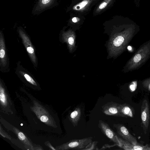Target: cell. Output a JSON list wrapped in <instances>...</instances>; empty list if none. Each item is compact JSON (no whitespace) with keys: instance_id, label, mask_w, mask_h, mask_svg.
<instances>
[{"instance_id":"1","label":"cell","mask_w":150,"mask_h":150,"mask_svg":"<svg viewBox=\"0 0 150 150\" xmlns=\"http://www.w3.org/2000/svg\"><path fill=\"white\" fill-rule=\"evenodd\" d=\"M93 138V137H90L71 140L64 145V148L65 149L85 150L91 145Z\"/></svg>"},{"instance_id":"2","label":"cell","mask_w":150,"mask_h":150,"mask_svg":"<svg viewBox=\"0 0 150 150\" xmlns=\"http://www.w3.org/2000/svg\"><path fill=\"white\" fill-rule=\"evenodd\" d=\"M145 45L140 49L130 61V69L136 68L148 58L150 54V49Z\"/></svg>"},{"instance_id":"3","label":"cell","mask_w":150,"mask_h":150,"mask_svg":"<svg viewBox=\"0 0 150 150\" xmlns=\"http://www.w3.org/2000/svg\"><path fill=\"white\" fill-rule=\"evenodd\" d=\"M98 127L106 137L117 146L121 147V144L118 139V137L108 123L101 120H99L98 121Z\"/></svg>"},{"instance_id":"4","label":"cell","mask_w":150,"mask_h":150,"mask_svg":"<svg viewBox=\"0 0 150 150\" xmlns=\"http://www.w3.org/2000/svg\"><path fill=\"white\" fill-rule=\"evenodd\" d=\"M119 104L112 101L107 102L101 106V111L107 115L125 117L120 112Z\"/></svg>"},{"instance_id":"5","label":"cell","mask_w":150,"mask_h":150,"mask_svg":"<svg viewBox=\"0 0 150 150\" xmlns=\"http://www.w3.org/2000/svg\"><path fill=\"white\" fill-rule=\"evenodd\" d=\"M141 118L143 131L144 134H146L148 129L150 120L149 107L146 99L143 100L142 105Z\"/></svg>"},{"instance_id":"6","label":"cell","mask_w":150,"mask_h":150,"mask_svg":"<svg viewBox=\"0 0 150 150\" xmlns=\"http://www.w3.org/2000/svg\"><path fill=\"white\" fill-rule=\"evenodd\" d=\"M57 0H37L33 8L32 13L39 15L45 10L55 6Z\"/></svg>"},{"instance_id":"7","label":"cell","mask_w":150,"mask_h":150,"mask_svg":"<svg viewBox=\"0 0 150 150\" xmlns=\"http://www.w3.org/2000/svg\"><path fill=\"white\" fill-rule=\"evenodd\" d=\"M113 127L116 129L118 134L124 140L134 145L139 144L136 139L130 134L127 128L123 125L114 124Z\"/></svg>"},{"instance_id":"8","label":"cell","mask_w":150,"mask_h":150,"mask_svg":"<svg viewBox=\"0 0 150 150\" xmlns=\"http://www.w3.org/2000/svg\"><path fill=\"white\" fill-rule=\"evenodd\" d=\"M18 33L32 61L35 64L36 59L35 52L30 39L22 29L19 28Z\"/></svg>"},{"instance_id":"9","label":"cell","mask_w":150,"mask_h":150,"mask_svg":"<svg viewBox=\"0 0 150 150\" xmlns=\"http://www.w3.org/2000/svg\"><path fill=\"white\" fill-rule=\"evenodd\" d=\"M118 139L121 144V148L125 150H150V146L148 145L144 146L139 144L134 145L118 137Z\"/></svg>"},{"instance_id":"10","label":"cell","mask_w":150,"mask_h":150,"mask_svg":"<svg viewBox=\"0 0 150 150\" xmlns=\"http://www.w3.org/2000/svg\"><path fill=\"white\" fill-rule=\"evenodd\" d=\"M119 108L121 113L125 117H133L134 114V110L129 105L126 103L119 104Z\"/></svg>"},{"instance_id":"11","label":"cell","mask_w":150,"mask_h":150,"mask_svg":"<svg viewBox=\"0 0 150 150\" xmlns=\"http://www.w3.org/2000/svg\"><path fill=\"white\" fill-rule=\"evenodd\" d=\"M81 109L79 107L75 108L70 113L69 117V120L74 127L77 126L78 122L81 118Z\"/></svg>"},{"instance_id":"12","label":"cell","mask_w":150,"mask_h":150,"mask_svg":"<svg viewBox=\"0 0 150 150\" xmlns=\"http://www.w3.org/2000/svg\"><path fill=\"white\" fill-rule=\"evenodd\" d=\"M0 58L1 63L3 66L6 64L4 41L1 32L0 33Z\"/></svg>"},{"instance_id":"13","label":"cell","mask_w":150,"mask_h":150,"mask_svg":"<svg viewBox=\"0 0 150 150\" xmlns=\"http://www.w3.org/2000/svg\"><path fill=\"white\" fill-rule=\"evenodd\" d=\"M125 41L124 37L121 35L118 36L114 40L113 43L114 46L119 47L121 46Z\"/></svg>"},{"instance_id":"14","label":"cell","mask_w":150,"mask_h":150,"mask_svg":"<svg viewBox=\"0 0 150 150\" xmlns=\"http://www.w3.org/2000/svg\"><path fill=\"white\" fill-rule=\"evenodd\" d=\"M20 73L21 74L24 76L26 80L30 83L35 86L37 85L36 82L33 78L29 75L22 71H20Z\"/></svg>"},{"instance_id":"15","label":"cell","mask_w":150,"mask_h":150,"mask_svg":"<svg viewBox=\"0 0 150 150\" xmlns=\"http://www.w3.org/2000/svg\"><path fill=\"white\" fill-rule=\"evenodd\" d=\"M0 99L1 102L3 104H5L6 102V99L4 94V88L0 86Z\"/></svg>"},{"instance_id":"16","label":"cell","mask_w":150,"mask_h":150,"mask_svg":"<svg viewBox=\"0 0 150 150\" xmlns=\"http://www.w3.org/2000/svg\"><path fill=\"white\" fill-rule=\"evenodd\" d=\"M87 0H85L82 1L79 4L74 6L73 8L74 10H80L85 7L88 4Z\"/></svg>"},{"instance_id":"17","label":"cell","mask_w":150,"mask_h":150,"mask_svg":"<svg viewBox=\"0 0 150 150\" xmlns=\"http://www.w3.org/2000/svg\"><path fill=\"white\" fill-rule=\"evenodd\" d=\"M98 143V142L96 141L92 142L91 146L85 149V150H99V149L96 147Z\"/></svg>"},{"instance_id":"18","label":"cell","mask_w":150,"mask_h":150,"mask_svg":"<svg viewBox=\"0 0 150 150\" xmlns=\"http://www.w3.org/2000/svg\"><path fill=\"white\" fill-rule=\"evenodd\" d=\"M137 86V82L136 81L132 82L130 85L129 88L132 91H134L136 88Z\"/></svg>"},{"instance_id":"19","label":"cell","mask_w":150,"mask_h":150,"mask_svg":"<svg viewBox=\"0 0 150 150\" xmlns=\"http://www.w3.org/2000/svg\"><path fill=\"white\" fill-rule=\"evenodd\" d=\"M117 145L116 144H114L110 145L108 144H105L100 149H99L100 150H104L107 148H110L113 147Z\"/></svg>"},{"instance_id":"20","label":"cell","mask_w":150,"mask_h":150,"mask_svg":"<svg viewBox=\"0 0 150 150\" xmlns=\"http://www.w3.org/2000/svg\"><path fill=\"white\" fill-rule=\"evenodd\" d=\"M18 138L21 140H23L25 139V135L21 132H19L18 134Z\"/></svg>"},{"instance_id":"21","label":"cell","mask_w":150,"mask_h":150,"mask_svg":"<svg viewBox=\"0 0 150 150\" xmlns=\"http://www.w3.org/2000/svg\"><path fill=\"white\" fill-rule=\"evenodd\" d=\"M144 86L145 88L150 91V81L145 82Z\"/></svg>"},{"instance_id":"22","label":"cell","mask_w":150,"mask_h":150,"mask_svg":"<svg viewBox=\"0 0 150 150\" xmlns=\"http://www.w3.org/2000/svg\"><path fill=\"white\" fill-rule=\"evenodd\" d=\"M40 120L42 122H46L48 121V118L47 116L45 115H43L40 117Z\"/></svg>"},{"instance_id":"23","label":"cell","mask_w":150,"mask_h":150,"mask_svg":"<svg viewBox=\"0 0 150 150\" xmlns=\"http://www.w3.org/2000/svg\"><path fill=\"white\" fill-rule=\"evenodd\" d=\"M107 5V3L106 2H103L100 4L99 6V8L102 9L104 8Z\"/></svg>"},{"instance_id":"24","label":"cell","mask_w":150,"mask_h":150,"mask_svg":"<svg viewBox=\"0 0 150 150\" xmlns=\"http://www.w3.org/2000/svg\"><path fill=\"white\" fill-rule=\"evenodd\" d=\"M68 41L70 45H72L74 42V39L72 37H70L68 39Z\"/></svg>"},{"instance_id":"25","label":"cell","mask_w":150,"mask_h":150,"mask_svg":"<svg viewBox=\"0 0 150 150\" xmlns=\"http://www.w3.org/2000/svg\"><path fill=\"white\" fill-rule=\"evenodd\" d=\"M72 21L74 23H76L77 22V19L76 17L73 18L72 19Z\"/></svg>"},{"instance_id":"26","label":"cell","mask_w":150,"mask_h":150,"mask_svg":"<svg viewBox=\"0 0 150 150\" xmlns=\"http://www.w3.org/2000/svg\"><path fill=\"white\" fill-rule=\"evenodd\" d=\"M140 0H134V2L135 3H138Z\"/></svg>"},{"instance_id":"27","label":"cell","mask_w":150,"mask_h":150,"mask_svg":"<svg viewBox=\"0 0 150 150\" xmlns=\"http://www.w3.org/2000/svg\"><path fill=\"white\" fill-rule=\"evenodd\" d=\"M22 125V124L21 125Z\"/></svg>"}]
</instances>
